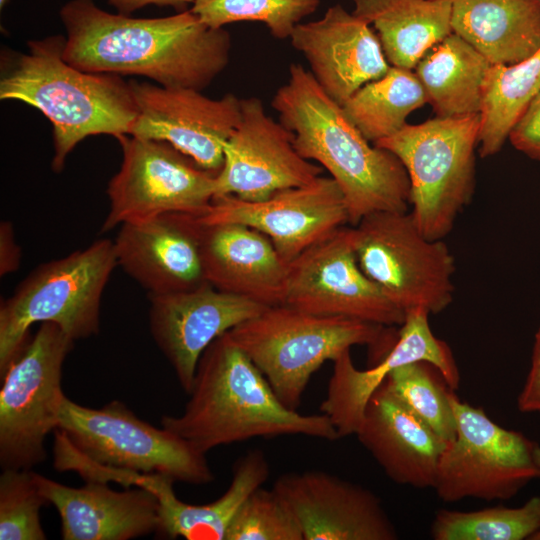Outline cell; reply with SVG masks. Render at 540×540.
Wrapping results in <instances>:
<instances>
[{
    "mask_svg": "<svg viewBox=\"0 0 540 540\" xmlns=\"http://www.w3.org/2000/svg\"><path fill=\"white\" fill-rule=\"evenodd\" d=\"M34 477L42 495L58 511L64 540H129L158 528L159 500L148 489L116 491L100 481L71 487L36 472Z\"/></svg>",
    "mask_w": 540,
    "mask_h": 540,
    "instance_id": "cell-22",
    "label": "cell"
},
{
    "mask_svg": "<svg viewBox=\"0 0 540 540\" xmlns=\"http://www.w3.org/2000/svg\"><path fill=\"white\" fill-rule=\"evenodd\" d=\"M508 139L518 151L540 161V92L513 125Z\"/></svg>",
    "mask_w": 540,
    "mask_h": 540,
    "instance_id": "cell-36",
    "label": "cell"
},
{
    "mask_svg": "<svg viewBox=\"0 0 540 540\" xmlns=\"http://www.w3.org/2000/svg\"><path fill=\"white\" fill-rule=\"evenodd\" d=\"M225 540H304L292 509L272 487L254 490L243 502Z\"/></svg>",
    "mask_w": 540,
    "mask_h": 540,
    "instance_id": "cell-34",
    "label": "cell"
},
{
    "mask_svg": "<svg viewBox=\"0 0 540 540\" xmlns=\"http://www.w3.org/2000/svg\"><path fill=\"white\" fill-rule=\"evenodd\" d=\"M480 114L406 124L375 143L398 157L410 183V212L420 232L443 240L470 203Z\"/></svg>",
    "mask_w": 540,
    "mask_h": 540,
    "instance_id": "cell-8",
    "label": "cell"
},
{
    "mask_svg": "<svg viewBox=\"0 0 540 540\" xmlns=\"http://www.w3.org/2000/svg\"><path fill=\"white\" fill-rule=\"evenodd\" d=\"M353 13L380 40L391 66L412 70L452 33L451 0H353Z\"/></svg>",
    "mask_w": 540,
    "mask_h": 540,
    "instance_id": "cell-27",
    "label": "cell"
},
{
    "mask_svg": "<svg viewBox=\"0 0 540 540\" xmlns=\"http://www.w3.org/2000/svg\"><path fill=\"white\" fill-rule=\"evenodd\" d=\"M490 62L455 33L429 50L415 67L438 117L480 114Z\"/></svg>",
    "mask_w": 540,
    "mask_h": 540,
    "instance_id": "cell-28",
    "label": "cell"
},
{
    "mask_svg": "<svg viewBox=\"0 0 540 540\" xmlns=\"http://www.w3.org/2000/svg\"><path fill=\"white\" fill-rule=\"evenodd\" d=\"M386 380L394 394L438 436L447 442L455 437L450 388L434 365L410 362L395 368Z\"/></svg>",
    "mask_w": 540,
    "mask_h": 540,
    "instance_id": "cell-32",
    "label": "cell"
},
{
    "mask_svg": "<svg viewBox=\"0 0 540 540\" xmlns=\"http://www.w3.org/2000/svg\"><path fill=\"white\" fill-rule=\"evenodd\" d=\"M46 504L32 469H4L0 476V539L45 540L39 512Z\"/></svg>",
    "mask_w": 540,
    "mask_h": 540,
    "instance_id": "cell-35",
    "label": "cell"
},
{
    "mask_svg": "<svg viewBox=\"0 0 540 540\" xmlns=\"http://www.w3.org/2000/svg\"><path fill=\"white\" fill-rule=\"evenodd\" d=\"M269 475L270 464L265 453L252 449L237 460L228 489L211 503H185L176 496L174 482L165 483L155 494L159 500L156 535L167 539L225 540L228 527L243 502Z\"/></svg>",
    "mask_w": 540,
    "mask_h": 540,
    "instance_id": "cell-26",
    "label": "cell"
},
{
    "mask_svg": "<svg viewBox=\"0 0 540 540\" xmlns=\"http://www.w3.org/2000/svg\"><path fill=\"white\" fill-rule=\"evenodd\" d=\"M74 340L58 325L37 332L0 375V466L32 469L46 457L45 440L57 429L65 394L62 368Z\"/></svg>",
    "mask_w": 540,
    "mask_h": 540,
    "instance_id": "cell-10",
    "label": "cell"
},
{
    "mask_svg": "<svg viewBox=\"0 0 540 540\" xmlns=\"http://www.w3.org/2000/svg\"><path fill=\"white\" fill-rule=\"evenodd\" d=\"M535 461L538 468L540 469V446L539 445H537L535 449Z\"/></svg>",
    "mask_w": 540,
    "mask_h": 540,
    "instance_id": "cell-40",
    "label": "cell"
},
{
    "mask_svg": "<svg viewBox=\"0 0 540 540\" xmlns=\"http://www.w3.org/2000/svg\"><path fill=\"white\" fill-rule=\"evenodd\" d=\"M429 315L423 309L405 313L394 345L371 368L357 369L350 350L334 361L320 411L331 420L340 438L355 435L370 397L390 372L401 365L429 362L439 370L450 389H458L460 374L455 358L448 344L433 334Z\"/></svg>",
    "mask_w": 540,
    "mask_h": 540,
    "instance_id": "cell-19",
    "label": "cell"
},
{
    "mask_svg": "<svg viewBox=\"0 0 540 540\" xmlns=\"http://www.w3.org/2000/svg\"><path fill=\"white\" fill-rule=\"evenodd\" d=\"M64 58L91 73L147 77L164 87L202 91L227 67L232 41L224 28L190 9L158 18L112 14L93 0H70L59 12Z\"/></svg>",
    "mask_w": 540,
    "mask_h": 540,
    "instance_id": "cell-1",
    "label": "cell"
},
{
    "mask_svg": "<svg viewBox=\"0 0 540 540\" xmlns=\"http://www.w3.org/2000/svg\"><path fill=\"white\" fill-rule=\"evenodd\" d=\"M355 435L392 481L434 488L448 442L394 394L386 379L370 397Z\"/></svg>",
    "mask_w": 540,
    "mask_h": 540,
    "instance_id": "cell-23",
    "label": "cell"
},
{
    "mask_svg": "<svg viewBox=\"0 0 540 540\" xmlns=\"http://www.w3.org/2000/svg\"><path fill=\"white\" fill-rule=\"evenodd\" d=\"M289 39L320 87L341 106L391 67L373 28L340 4L316 21L299 23Z\"/></svg>",
    "mask_w": 540,
    "mask_h": 540,
    "instance_id": "cell-21",
    "label": "cell"
},
{
    "mask_svg": "<svg viewBox=\"0 0 540 540\" xmlns=\"http://www.w3.org/2000/svg\"><path fill=\"white\" fill-rule=\"evenodd\" d=\"M189 396L184 411L163 415L161 424L205 454L255 437L340 439L325 414L306 415L287 408L228 332L203 352Z\"/></svg>",
    "mask_w": 540,
    "mask_h": 540,
    "instance_id": "cell-3",
    "label": "cell"
},
{
    "mask_svg": "<svg viewBox=\"0 0 540 540\" xmlns=\"http://www.w3.org/2000/svg\"><path fill=\"white\" fill-rule=\"evenodd\" d=\"M272 106L293 132L297 152L318 162L339 185L349 224L356 226L373 212L408 210L410 183L401 161L371 146L309 70L291 64L288 81L276 91Z\"/></svg>",
    "mask_w": 540,
    "mask_h": 540,
    "instance_id": "cell-2",
    "label": "cell"
},
{
    "mask_svg": "<svg viewBox=\"0 0 540 540\" xmlns=\"http://www.w3.org/2000/svg\"><path fill=\"white\" fill-rule=\"evenodd\" d=\"M531 540H540V529L533 535Z\"/></svg>",
    "mask_w": 540,
    "mask_h": 540,
    "instance_id": "cell-41",
    "label": "cell"
},
{
    "mask_svg": "<svg viewBox=\"0 0 540 540\" xmlns=\"http://www.w3.org/2000/svg\"><path fill=\"white\" fill-rule=\"evenodd\" d=\"M449 400L456 433L439 461L433 488L439 499L508 500L530 481L540 478L535 441L501 427L482 407L461 401L452 389Z\"/></svg>",
    "mask_w": 540,
    "mask_h": 540,
    "instance_id": "cell-11",
    "label": "cell"
},
{
    "mask_svg": "<svg viewBox=\"0 0 540 540\" xmlns=\"http://www.w3.org/2000/svg\"><path fill=\"white\" fill-rule=\"evenodd\" d=\"M319 5L320 0H194L190 10L212 28L256 21L264 23L273 37L287 39Z\"/></svg>",
    "mask_w": 540,
    "mask_h": 540,
    "instance_id": "cell-33",
    "label": "cell"
},
{
    "mask_svg": "<svg viewBox=\"0 0 540 540\" xmlns=\"http://www.w3.org/2000/svg\"><path fill=\"white\" fill-rule=\"evenodd\" d=\"M215 197L261 201L274 193L313 182L323 171L294 147V134L267 115L257 97L241 99V119L224 143Z\"/></svg>",
    "mask_w": 540,
    "mask_h": 540,
    "instance_id": "cell-15",
    "label": "cell"
},
{
    "mask_svg": "<svg viewBox=\"0 0 540 540\" xmlns=\"http://www.w3.org/2000/svg\"><path fill=\"white\" fill-rule=\"evenodd\" d=\"M122 163L107 187L109 212L101 231L165 213L204 215L215 197L216 174L167 142L123 135Z\"/></svg>",
    "mask_w": 540,
    "mask_h": 540,
    "instance_id": "cell-12",
    "label": "cell"
},
{
    "mask_svg": "<svg viewBox=\"0 0 540 540\" xmlns=\"http://www.w3.org/2000/svg\"><path fill=\"white\" fill-rule=\"evenodd\" d=\"M390 327L320 316L285 304L269 306L228 331L265 376L278 399L297 410L313 374L356 345L395 343Z\"/></svg>",
    "mask_w": 540,
    "mask_h": 540,
    "instance_id": "cell-5",
    "label": "cell"
},
{
    "mask_svg": "<svg viewBox=\"0 0 540 540\" xmlns=\"http://www.w3.org/2000/svg\"><path fill=\"white\" fill-rule=\"evenodd\" d=\"M148 298L151 335L188 394L199 359L207 347L267 308L208 283L191 290L148 295Z\"/></svg>",
    "mask_w": 540,
    "mask_h": 540,
    "instance_id": "cell-17",
    "label": "cell"
},
{
    "mask_svg": "<svg viewBox=\"0 0 540 540\" xmlns=\"http://www.w3.org/2000/svg\"><path fill=\"white\" fill-rule=\"evenodd\" d=\"M283 304L387 327L405 320V313L360 268L353 228L345 226L288 263Z\"/></svg>",
    "mask_w": 540,
    "mask_h": 540,
    "instance_id": "cell-13",
    "label": "cell"
},
{
    "mask_svg": "<svg viewBox=\"0 0 540 540\" xmlns=\"http://www.w3.org/2000/svg\"><path fill=\"white\" fill-rule=\"evenodd\" d=\"M203 224L185 213H165L120 225L117 265L148 295L191 290L205 283L201 257Z\"/></svg>",
    "mask_w": 540,
    "mask_h": 540,
    "instance_id": "cell-20",
    "label": "cell"
},
{
    "mask_svg": "<svg viewBox=\"0 0 540 540\" xmlns=\"http://www.w3.org/2000/svg\"><path fill=\"white\" fill-rule=\"evenodd\" d=\"M540 529V496L517 508L440 509L431 524L435 540H531Z\"/></svg>",
    "mask_w": 540,
    "mask_h": 540,
    "instance_id": "cell-31",
    "label": "cell"
},
{
    "mask_svg": "<svg viewBox=\"0 0 540 540\" xmlns=\"http://www.w3.org/2000/svg\"><path fill=\"white\" fill-rule=\"evenodd\" d=\"M66 37L47 36L27 43L25 53L5 60L0 99L38 109L52 124L51 167L61 172L66 158L83 139L130 133L137 106L129 85L115 74L91 73L64 58Z\"/></svg>",
    "mask_w": 540,
    "mask_h": 540,
    "instance_id": "cell-4",
    "label": "cell"
},
{
    "mask_svg": "<svg viewBox=\"0 0 540 540\" xmlns=\"http://www.w3.org/2000/svg\"><path fill=\"white\" fill-rule=\"evenodd\" d=\"M522 413H540V325L535 333L531 365L517 398Z\"/></svg>",
    "mask_w": 540,
    "mask_h": 540,
    "instance_id": "cell-37",
    "label": "cell"
},
{
    "mask_svg": "<svg viewBox=\"0 0 540 540\" xmlns=\"http://www.w3.org/2000/svg\"><path fill=\"white\" fill-rule=\"evenodd\" d=\"M428 103L425 90L410 69L391 66L382 77L360 87L343 105L346 117L374 144L407 123V117Z\"/></svg>",
    "mask_w": 540,
    "mask_h": 540,
    "instance_id": "cell-29",
    "label": "cell"
},
{
    "mask_svg": "<svg viewBox=\"0 0 540 540\" xmlns=\"http://www.w3.org/2000/svg\"><path fill=\"white\" fill-rule=\"evenodd\" d=\"M129 85L137 106L129 135L167 142L217 175L224 143L241 119V99L232 93L212 99L196 89L137 80Z\"/></svg>",
    "mask_w": 540,
    "mask_h": 540,
    "instance_id": "cell-14",
    "label": "cell"
},
{
    "mask_svg": "<svg viewBox=\"0 0 540 540\" xmlns=\"http://www.w3.org/2000/svg\"><path fill=\"white\" fill-rule=\"evenodd\" d=\"M109 5L114 7L119 14L131 15L136 10L148 5L160 7H173L177 12L187 10L188 5H192L194 0H107Z\"/></svg>",
    "mask_w": 540,
    "mask_h": 540,
    "instance_id": "cell-39",
    "label": "cell"
},
{
    "mask_svg": "<svg viewBox=\"0 0 540 540\" xmlns=\"http://www.w3.org/2000/svg\"><path fill=\"white\" fill-rule=\"evenodd\" d=\"M273 488L297 517L304 540H396V527L371 490L321 470L282 474Z\"/></svg>",
    "mask_w": 540,
    "mask_h": 540,
    "instance_id": "cell-18",
    "label": "cell"
},
{
    "mask_svg": "<svg viewBox=\"0 0 540 540\" xmlns=\"http://www.w3.org/2000/svg\"><path fill=\"white\" fill-rule=\"evenodd\" d=\"M9 0H0V8L2 9L7 3H8Z\"/></svg>",
    "mask_w": 540,
    "mask_h": 540,
    "instance_id": "cell-42",
    "label": "cell"
},
{
    "mask_svg": "<svg viewBox=\"0 0 540 540\" xmlns=\"http://www.w3.org/2000/svg\"><path fill=\"white\" fill-rule=\"evenodd\" d=\"M21 250L15 241L12 223L2 221L0 224V275L5 276L19 268Z\"/></svg>",
    "mask_w": 540,
    "mask_h": 540,
    "instance_id": "cell-38",
    "label": "cell"
},
{
    "mask_svg": "<svg viewBox=\"0 0 540 540\" xmlns=\"http://www.w3.org/2000/svg\"><path fill=\"white\" fill-rule=\"evenodd\" d=\"M352 228L360 268L401 311L438 314L452 303L454 257L443 240L420 232L410 212H373Z\"/></svg>",
    "mask_w": 540,
    "mask_h": 540,
    "instance_id": "cell-9",
    "label": "cell"
},
{
    "mask_svg": "<svg viewBox=\"0 0 540 540\" xmlns=\"http://www.w3.org/2000/svg\"><path fill=\"white\" fill-rule=\"evenodd\" d=\"M54 443L105 469L196 485L214 481L205 453L168 429L138 418L118 400L96 409L64 396Z\"/></svg>",
    "mask_w": 540,
    "mask_h": 540,
    "instance_id": "cell-6",
    "label": "cell"
},
{
    "mask_svg": "<svg viewBox=\"0 0 540 540\" xmlns=\"http://www.w3.org/2000/svg\"><path fill=\"white\" fill-rule=\"evenodd\" d=\"M198 218L205 225L238 223L263 233L287 263L349 223L339 185L323 176L261 201L214 197L208 211Z\"/></svg>",
    "mask_w": 540,
    "mask_h": 540,
    "instance_id": "cell-16",
    "label": "cell"
},
{
    "mask_svg": "<svg viewBox=\"0 0 540 540\" xmlns=\"http://www.w3.org/2000/svg\"><path fill=\"white\" fill-rule=\"evenodd\" d=\"M201 257L214 288L267 307L283 304L288 263L263 233L238 223L203 224Z\"/></svg>",
    "mask_w": 540,
    "mask_h": 540,
    "instance_id": "cell-24",
    "label": "cell"
},
{
    "mask_svg": "<svg viewBox=\"0 0 540 540\" xmlns=\"http://www.w3.org/2000/svg\"><path fill=\"white\" fill-rule=\"evenodd\" d=\"M452 32L490 64H514L540 49V0H451Z\"/></svg>",
    "mask_w": 540,
    "mask_h": 540,
    "instance_id": "cell-25",
    "label": "cell"
},
{
    "mask_svg": "<svg viewBox=\"0 0 540 540\" xmlns=\"http://www.w3.org/2000/svg\"><path fill=\"white\" fill-rule=\"evenodd\" d=\"M540 92V49L514 64H491L484 83L480 112L479 152H499L510 130Z\"/></svg>",
    "mask_w": 540,
    "mask_h": 540,
    "instance_id": "cell-30",
    "label": "cell"
},
{
    "mask_svg": "<svg viewBox=\"0 0 540 540\" xmlns=\"http://www.w3.org/2000/svg\"><path fill=\"white\" fill-rule=\"evenodd\" d=\"M116 266L114 242L99 239L34 269L0 306V375L35 323H54L74 341L96 335L103 291Z\"/></svg>",
    "mask_w": 540,
    "mask_h": 540,
    "instance_id": "cell-7",
    "label": "cell"
}]
</instances>
